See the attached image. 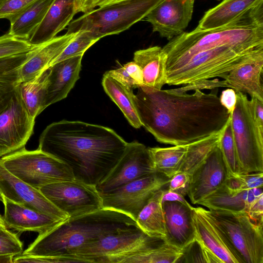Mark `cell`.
I'll list each match as a JSON object with an SVG mask.
<instances>
[{"label":"cell","instance_id":"9a60e30c","mask_svg":"<svg viewBox=\"0 0 263 263\" xmlns=\"http://www.w3.org/2000/svg\"><path fill=\"white\" fill-rule=\"evenodd\" d=\"M228 173L219 144L191 176L187 193L191 202L198 204L224 182Z\"/></svg>","mask_w":263,"mask_h":263},{"label":"cell","instance_id":"d4e9b609","mask_svg":"<svg viewBox=\"0 0 263 263\" xmlns=\"http://www.w3.org/2000/svg\"><path fill=\"white\" fill-rule=\"evenodd\" d=\"M102 84L107 95L119 107L129 123L136 128L141 127L133 89L106 73L103 76Z\"/></svg>","mask_w":263,"mask_h":263},{"label":"cell","instance_id":"74e56055","mask_svg":"<svg viewBox=\"0 0 263 263\" xmlns=\"http://www.w3.org/2000/svg\"><path fill=\"white\" fill-rule=\"evenodd\" d=\"M23 252V243L17 235L8 230L6 227H0V255L15 256Z\"/></svg>","mask_w":263,"mask_h":263},{"label":"cell","instance_id":"30bf717a","mask_svg":"<svg viewBox=\"0 0 263 263\" xmlns=\"http://www.w3.org/2000/svg\"><path fill=\"white\" fill-rule=\"evenodd\" d=\"M170 178L154 172L132 181L112 191L100 194L102 209L124 213L135 221L143 208L158 190L167 187Z\"/></svg>","mask_w":263,"mask_h":263},{"label":"cell","instance_id":"e0dca14e","mask_svg":"<svg viewBox=\"0 0 263 263\" xmlns=\"http://www.w3.org/2000/svg\"><path fill=\"white\" fill-rule=\"evenodd\" d=\"M83 55L71 57L49 67L42 109L65 99L80 78Z\"/></svg>","mask_w":263,"mask_h":263},{"label":"cell","instance_id":"5bb4252c","mask_svg":"<svg viewBox=\"0 0 263 263\" xmlns=\"http://www.w3.org/2000/svg\"><path fill=\"white\" fill-rule=\"evenodd\" d=\"M0 194L9 200L61 220L68 216L54 206L41 191L14 176L0 158Z\"/></svg>","mask_w":263,"mask_h":263},{"label":"cell","instance_id":"f546056e","mask_svg":"<svg viewBox=\"0 0 263 263\" xmlns=\"http://www.w3.org/2000/svg\"><path fill=\"white\" fill-rule=\"evenodd\" d=\"M247 191H236L223 183L198 204L209 209L245 211Z\"/></svg>","mask_w":263,"mask_h":263},{"label":"cell","instance_id":"ba28073f","mask_svg":"<svg viewBox=\"0 0 263 263\" xmlns=\"http://www.w3.org/2000/svg\"><path fill=\"white\" fill-rule=\"evenodd\" d=\"M229 241L242 263H263V224L245 211L204 209Z\"/></svg>","mask_w":263,"mask_h":263},{"label":"cell","instance_id":"5b68a950","mask_svg":"<svg viewBox=\"0 0 263 263\" xmlns=\"http://www.w3.org/2000/svg\"><path fill=\"white\" fill-rule=\"evenodd\" d=\"M162 0H126L98 7L72 21L67 33L90 31L100 39L118 34L145 17Z\"/></svg>","mask_w":263,"mask_h":263},{"label":"cell","instance_id":"83f0119b","mask_svg":"<svg viewBox=\"0 0 263 263\" xmlns=\"http://www.w3.org/2000/svg\"><path fill=\"white\" fill-rule=\"evenodd\" d=\"M49 68L41 71L33 79L17 85L21 99L31 117L34 119L42 111V104Z\"/></svg>","mask_w":263,"mask_h":263},{"label":"cell","instance_id":"603a6c76","mask_svg":"<svg viewBox=\"0 0 263 263\" xmlns=\"http://www.w3.org/2000/svg\"><path fill=\"white\" fill-rule=\"evenodd\" d=\"M262 68L263 58L232 69L223 79L226 87L263 102Z\"/></svg>","mask_w":263,"mask_h":263},{"label":"cell","instance_id":"4316f807","mask_svg":"<svg viewBox=\"0 0 263 263\" xmlns=\"http://www.w3.org/2000/svg\"><path fill=\"white\" fill-rule=\"evenodd\" d=\"M164 188L158 190L153 195L136 220L138 227L152 237L163 238L165 237V219L162 204Z\"/></svg>","mask_w":263,"mask_h":263},{"label":"cell","instance_id":"e575fe53","mask_svg":"<svg viewBox=\"0 0 263 263\" xmlns=\"http://www.w3.org/2000/svg\"><path fill=\"white\" fill-rule=\"evenodd\" d=\"M106 73L133 89L143 85L141 70L134 61L127 63L119 68Z\"/></svg>","mask_w":263,"mask_h":263},{"label":"cell","instance_id":"44dd1931","mask_svg":"<svg viewBox=\"0 0 263 263\" xmlns=\"http://www.w3.org/2000/svg\"><path fill=\"white\" fill-rule=\"evenodd\" d=\"M78 33L79 31L70 33L66 32L62 35L56 36L32 50L28 58L20 68L19 83L33 79L43 70L48 68L51 62Z\"/></svg>","mask_w":263,"mask_h":263},{"label":"cell","instance_id":"d6a6232c","mask_svg":"<svg viewBox=\"0 0 263 263\" xmlns=\"http://www.w3.org/2000/svg\"><path fill=\"white\" fill-rule=\"evenodd\" d=\"M219 146L227 168L228 176L241 174L231 126V117L221 133Z\"/></svg>","mask_w":263,"mask_h":263},{"label":"cell","instance_id":"ee69618b","mask_svg":"<svg viewBox=\"0 0 263 263\" xmlns=\"http://www.w3.org/2000/svg\"><path fill=\"white\" fill-rule=\"evenodd\" d=\"M246 212L252 220L263 224V195L259 197Z\"/></svg>","mask_w":263,"mask_h":263},{"label":"cell","instance_id":"9c48e42d","mask_svg":"<svg viewBox=\"0 0 263 263\" xmlns=\"http://www.w3.org/2000/svg\"><path fill=\"white\" fill-rule=\"evenodd\" d=\"M34 120L23 102L17 86L0 100V158L25 147L33 133Z\"/></svg>","mask_w":263,"mask_h":263},{"label":"cell","instance_id":"7402d4cb","mask_svg":"<svg viewBox=\"0 0 263 263\" xmlns=\"http://www.w3.org/2000/svg\"><path fill=\"white\" fill-rule=\"evenodd\" d=\"M76 14L75 0H53L28 41L38 46L50 41L68 26Z\"/></svg>","mask_w":263,"mask_h":263},{"label":"cell","instance_id":"60d3db41","mask_svg":"<svg viewBox=\"0 0 263 263\" xmlns=\"http://www.w3.org/2000/svg\"><path fill=\"white\" fill-rule=\"evenodd\" d=\"M190 182L191 175L184 172H178L170 178L167 189L185 197L187 195Z\"/></svg>","mask_w":263,"mask_h":263},{"label":"cell","instance_id":"d590c367","mask_svg":"<svg viewBox=\"0 0 263 263\" xmlns=\"http://www.w3.org/2000/svg\"><path fill=\"white\" fill-rule=\"evenodd\" d=\"M189 262L220 263L195 237L182 250L181 256L177 262Z\"/></svg>","mask_w":263,"mask_h":263},{"label":"cell","instance_id":"681fc988","mask_svg":"<svg viewBox=\"0 0 263 263\" xmlns=\"http://www.w3.org/2000/svg\"><path fill=\"white\" fill-rule=\"evenodd\" d=\"M0 227H6L3 217L0 214ZM7 228V227H6Z\"/></svg>","mask_w":263,"mask_h":263},{"label":"cell","instance_id":"277c9868","mask_svg":"<svg viewBox=\"0 0 263 263\" xmlns=\"http://www.w3.org/2000/svg\"><path fill=\"white\" fill-rule=\"evenodd\" d=\"M226 45L263 48V11L223 27L209 30L195 28L173 37L162 47L166 57L165 70L197 53Z\"/></svg>","mask_w":263,"mask_h":263},{"label":"cell","instance_id":"2e32d148","mask_svg":"<svg viewBox=\"0 0 263 263\" xmlns=\"http://www.w3.org/2000/svg\"><path fill=\"white\" fill-rule=\"evenodd\" d=\"M192 211L195 237L220 263H242L224 235L205 213L204 209L192 206Z\"/></svg>","mask_w":263,"mask_h":263},{"label":"cell","instance_id":"4fadbf2b","mask_svg":"<svg viewBox=\"0 0 263 263\" xmlns=\"http://www.w3.org/2000/svg\"><path fill=\"white\" fill-rule=\"evenodd\" d=\"M195 0H162L143 19L153 31L170 40L182 33L191 21Z\"/></svg>","mask_w":263,"mask_h":263},{"label":"cell","instance_id":"816d5d0a","mask_svg":"<svg viewBox=\"0 0 263 263\" xmlns=\"http://www.w3.org/2000/svg\"><path fill=\"white\" fill-rule=\"evenodd\" d=\"M218 1H220V0H218Z\"/></svg>","mask_w":263,"mask_h":263},{"label":"cell","instance_id":"484cf974","mask_svg":"<svg viewBox=\"0 0 263 263\" xmlns=\"http://www.w3.org/2000/svg\"><path fill=\"white\" fill-rule=\"evenodd\" d=\"M53 0H37L10 23L8 32L18 39L28 41L44 18Z\"/></svg>","mask_w":263,"mask_h":263},{"label":"cell","instance_id":"f907efd6","mask_svg":"<svg viewBox=\"0 0 263 263\" xmlns=\"http://www.w3.org/2000/svg\"><path fill=\"white\" fill-rule=\"evenodd\" d=\"M115 2H120L126 0H114Z\"/></svg>","mask_w":263,"mask_h":263},{"label":"cell","instance_id":"7bdbcfd3","mask_svg":"<svg viewBox=\"0 0 263 263\" xmlns=\"http://www.w3.org/2000/svg\"><path fill=\"white\" fill-rule=\"evenodd\" d=\"M221 104L227 109L231 115L236 103V93L232 88L223 90L219 97Z\"/></svg>","mask_w":263,"mask_h":263},{"label":"cell","instance_id":"ab89813d","mask_svg":"<svg viewBox=\"0 0 263 263\" xmlns=\"http://www.w3.org/2000/svg\"><path fill=\"white\" fill-rule=\"evenodd\" d=\"M236 183L241 191L262 187L263 172L241 174L234 176Z\"/></svg>","mask_w":263,"mask_h":263},{"label":"cell","instance_id":"d6986e66","mask_svg":"<svg viewBox=\"0 0 263 263\" xmlns=\"http://www.w3.org/2000/svg\"><path fill=\"white\" fill-rule=\"evenodd\" d=\"M4 206L3 219L7 229L22 233L34 232L41 234L64 221L12 201L0 194Z\"/></svg>","mask_w":263,"mask_h":263},{"label":"cell","instance_id":"b9f144b4","mask_svg":"<svg viewBox=\"0 0 263 263\" xmlns=\"http://www.w3.org/2000/svg\"><path fill=\"white\" fill-rule=\"evenodd\" d=\"M219 87H226L223 80L220 81L215 78L214 80H205L201 82L185 85L184 86L176 88L178 90L182 92H187L191 90H200L204 89H213Z\"/></svg>","mask_w":263,"mask_h":263},{"label":"cell","instance_id":"6da1fadb","mask_svg":"<svg viewBox=\"0 0 263 263\" xmlns=\"http://www.w3.org/2000/svg\"><path fill=\"white\" fill-rule=\"evenodd\" d=\"M218 89L187 93L143 85L134 102L142 126L158 142L186 145L219 134L226 126L231 114L221 104Z\"/></svg>","mask_w":263,"mask_h":263},{"label":"cell","instance_id":"1f68e13d","mask_svg":"<svg viewBox=\"0 0 263 263\" xmlns=\"http://www.w3.org/2000/svg\"><path fill=\"white\" fill-rule=\"evenodd\" d=\"M31 51L0 59V100L18 85L20 68Z\"/></svg>","mask_w":263,"mask_h":263},{"label":"cell","instance_id":"bcb514c9","mask_svg":"<svg viewBox=\"0 0 263 263\" xmlns=\"http://www.w3.org/2000/svg\"><path fill=\"white\" fill-rule=\"evenodd\" d=\"M99 0H75L76 13L88 12L96 8V4Z\"/></svg>","mask_w":263,"mask_h":263},{"label":"cell","instance_id":"52a82bcc","mask_svg":"<svg viewBox=\"0 0 263 263\" xmlns=\"http://www.w3.org/2000/svg\"><path fill=\"white\" fill-rule=\"evenodd\" d=\"M1 160L10 173L38 190L50 183L74 179L66 164L39 148L29 151L24 147Z\"/></svg>","mask_w":263,"mask_h":263},{"label":"cell","instance_id":"4dcf8cb0","mask_svg":"<svg viewBox=\"0 0 263 263\" xmlns=\"http://www.w3.org/2000/svg\"><path fill=\"white\" fill-rule=\"evenodd\" d=\"M221 133L189 144L187 152L178 172L186 173L191 176L219 144Z\"/></svg>","mask_w":263,"mask_h":263},{"label":"cell","instance_id":"8992f818","mask_svg":"<svg viewBox=\"0 0 263 263\" xmlns=\"http://www.w3.org/2000/svg\"><path fill=\"white\" fill-rule=\"evenodd\" d=\"M236 93L231 126L242 174L263 172V125L257 120L247 96Z\"/></svg>","mask_w":263,"mask_h":263},{"label":"cell","instance_id":"ffe728a7","mask_svg":"<svg viewBox=\"0 0 263 263\" xmlns=\"http://www.w3.org/2000/svg\"><path fill=\"white\" fill-rule=\"evenodd\" d=\"M263 8V0H223L208 10L196 28L209 30L223 27Z\"/></svg>","mask_w":263,"mask_h":263},{"label":"cell","instance_id":"3957f363","mask_svg":"<svg viewBox=\"0 0 263 263\" xmlns=\"http://www.w3.org/2000/svg\"><path fill=\"white\" fill-rule=\"evenodd\" d=\"M138 227L127 215L111 209L98 211L65 220L39 234L21 254L71 258L82 247L122 229Z\"/></svg>","mask_w":263,"mask_h":263},{"label":"cell","instance_id":"cb8c5ba5","mask_svg":"<svg viewBox=\"0 0 263 263\" xmlns=\"http://www.w3.org/2000/svg\"><path fill=\"white\" fill-rule=\"evenodd\" d=\"M166 60L162 47L158 46L135 52L134 61L141 70L144 86L161 89L166 84Z\"/></svg>","mask_w":263,"mask_h":263},{"label":"cell","instance_id":"c3c4849f","mask_svg":"<svg viewBox=\"0 0 263 263\" xmlns=\"http://www.w3.org/2000/svg\"><path fill=\"white\" fill-rule=\"evenodd\" d=\"M14 256L9 255H0V263H12Z\"/></svg>","mask_w":263,"mask_h":263},{"label":"cell","instance_id":"7c38bea8","mask_svg":"<svg viewBox=\"0 0 263 263\" xmlns=\"http://www.w3.org/2000/svg\"><path fill=\"white\" fill-rule=\"evenodd\" d=\"M156 172L148 150L137 141L128 143L116 164L97 185L100 194L108 193L132 181Z\"/></svg>","mask_w":263,"mask_h":263},{"label":"cell","instance_id":"7dc6e473","mask_svg":"<svg viewBox=\"0 0 263 263\" xmlns=\"http://www.w3.org/2000/svg\"><path fill=\"white\" fill-rule=\"evenodd\" d=\"M253 111L258 122L263 125V102L255 98H251Z\"/></svg>","mask_w":263,"mask_h":263},{"label":"cell","instance_id":"7a4b0ae2","mask_svg":"<svg viewBox=\"0 0 263 263\" xmlns=\"http://www.w3.org/2000/svg\"><path fill=\"white\" fill-rule=\"evenodd\" d=\"M127 144L109 127L63 120L45 128L38 148L66 164L75 180L96 186L119 160Z\"/></svg>","mask_w":263,"mask_h":263},{"label":"cell","instance_id":"f6af8a7d","mask_svg":"<svg viewBox=\"0 0 263 263\" xmlns=\"http://www.w3.org/2000/svg\"><path fill=\"white\" fill-rule=\"evenodd\" d=\"M165 201H177L187 205H190L184 196L176 192L169 190L167 187L164 189L162 197V203Z\"/></svg>","mask_w":263,"mask_h":263},{"label":"cell","instance_id":"8fae6325","mask_svg":"<svg viewBox=\"0 0 263 263\" xmlns=\"http://www.w3.org/2000/svg\"><path fill=\"white\" fill-rule=\"evenodd\" d=\"M39 190L69 218L102 209V200L96 186L73 179L50 183Z\"/></svg>","mask_w":263,"mask_h":263},{"label":"cell","instance_id":"836d02e7","mask_svg":"<svg viewBox=\"0 0 263 263\" xmlns=\"http://www.w3.org/2000/svg\"><path fill=\"white\" fill-rule=\"evenodd\" d=\"M79 33L68 44L63 51L50 64H53L65 59L78 55H83L91 46L100 39L94 33L85 30L78 31Z\"/></svg>","mask_w":263,"mask_h":263},{"label":"cell","instance_id":"8d00e7d4","mask_svg":"<svg viewBox=\"0 0 263 263\" xmlns=\"http://www.w3.org/2000/svg\"><path fill=\"white\" fill-rule=\"evenodd\" d=\"M37 46L32 45L27 40L17 38L7 32L0 36V59L28 52Z\"/></svg>","mask_w":263,"mask_h":263},{"label":"cell","instance_id":"f35d334b","mask_svg":"<svg viewBox=\"0 0 263 263\" xmlns=\"http://www.w3.org/2000/svg\"><path fill=\"white\" fill-rule=\"evenodd\" d=\"M37 0H0V19L11 21Z\"/></svg>","mask_w":263,"mask_h":263},{"label":"cell","instance_id":"f1b7e54d","mask_svg":"<svg viewBox=\"0 0 263 263\" xmlns=\"http://www.w3.org/2000/svg\"><path fill=\"white\" fill-rule=\"evenodd\" d=\"M188 144L168 147H148L156 172L171 178L179 171Z\"/></svg>","mask_w":263,"mask_h":263},{"label":"cell","instance_id":"ac0fdd59","mask_svg":"<svg viewBox=\"0 0 263 263\" xmlns=\"http://www.w3.org/2000/svg\"><path fill=\"white\" fill-rule=\"evenodd\" d=\"M162 204L165 226L164 239L182 251L195 238L192 206L177 201H165Z\"/></svg>","mask_w":263,"mask_h":263}]
</instances>
